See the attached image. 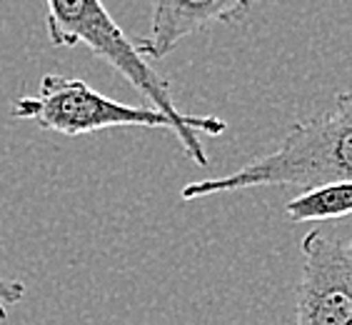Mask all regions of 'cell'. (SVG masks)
I'll return each instance as SVG.
<instances>
[{
	"label": "cell",
	"mask_w": 352,
	"mask_h": 325,
	"mask_svg": "<svg viewBox=\"0 0 352 325\" xmlns=\"http://www.w3.org/2000/svg\"><path fill=\"white\" fill-rule=\"evenodd\" d=\"M352 178V95L338 93L330 108L292 125L283 145L270 156L248 162L230 176L188 183L183 200L225 196L248 188H315Z\"/></svg>",
	"instance_id": "6da1fadb"
},
{
	"label": "cell",
	"mask_w": 352,
	"mask_h": 325,
	"mask_svg": "<svg viewBox=\"0 0 352 325\" xmlns=\"http://www.w3.org/2000/svg\"><path fill=\"white\" fill-rule=\"evenodd\" d=\"M18 120H33L43 130L68 138L95 136L116 128H155L170 130L180 140L185 156L195 165H208V156L197 130L183 120L170 118L155 105H125L93 90L80 78L45 75L35 95H23L10 108Z\"/></svg>",
	"instance_id": "7a4b0ae2"
},
{
	"label": "cell",
	"mask_w": 352,
	"mask_h": 325,
	"mask_svg": "<svg viewBox=\"0 0 352 325\" xmlns=\"http://www.w3.org/2000/svg\"><path fill=\"white\" fill-rule=\"evenodd\" d=\"M47 38L55 48L85 45L120 73L138 93L175 120H183L197 130V136H223L228 123L215 116H188L177 108L165 78L153 70L135 50V43L122 33L116 18L100 0H45Z\"/></svg>",
	"instance_id": "3957f363"
},
{
	"label": "cell",
	"mask_w": 352,
	"mask_h": 325,
	"mask_svg": "<svg viewBox=\"0 0 352 325\" xmlns=\"http://www.w3.org/2000/svg\"><path fill=\"white\" fill-rule=\"evenodd\" d=\"M292 325H352V240L347 228L302 238V275Z\"/></svg>",
	"instance_id": "277c9868"
},
{
	"label": "cell",
	"mask_w": 352,
	"mask_h": 325,
	"mask_svg": "<svg viewBox=\"0 0 352 325\" xmlns=\"http://www.w3.org/2000/svg\"><path fill=\"white\" fill-rule=\"evenodd\" d=\"M258 0H150V33L135 43L148 61L168 58L183 38L217 23L240 21Z\"/></svg>",
	"instance_id": "5b68a950"
},
{
	"label": "cell",
	"mask_w": 352,
	"mask_h": 325,
	"mask_svg": "<svg viewBox=\"0 0 352 325\" xmlns=\"http://www.w3.org/2000/svg\"><path fill=\"white\" fill-rule=\"evenodd\" d=\"M352 210V183L335 180L302 190L285 205V216L292 223H322V220H345Z\"/></svg>",
	"instance_id": "8992f818"
},
{
	"label": "cell",
	"mask_w": 352,
	"mask_h": 325,
	"mask_svg": "<svg viewBox=\"0 0 352 325\" xmlns=\"http://www.w3.org/2000/svg\"><path fill=\"white\" fill-rule=\"evenodd\" d=\"M25 295V283L21 280H8L0 275V320L8 318V311L18 305Z\"/></svg>",
	"instance_id": "52a82bcc"
}]
</instances>
